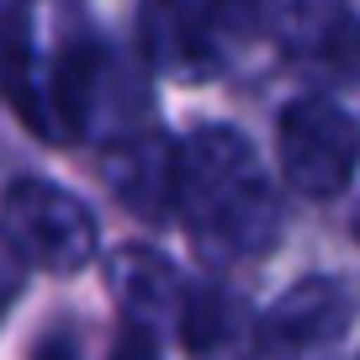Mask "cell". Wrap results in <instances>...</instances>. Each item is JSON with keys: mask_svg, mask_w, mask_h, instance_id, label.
<instances>
[{"mask_svg": "<svg viewBox=\"0 0 360 360\" xmlns=\"http://www.w3.org/2000/svg\"><path fill=\"white\" fill-rule=\"evenodd\" d=\"M169 191L180 202L186 228L212 259L259 255L276 238L270 180L238 133H223V127L196 133L169 165Z\"/></svg>", "mask_w": 360, "mask_h": 360, "instance_id": "6da1fadb", "label": "cell"}, {"mask_svg": "<svg viewBox=\"0 0 360 360\" xmlns=\"http://www.w3.org/2000/svg\"><path fill=\"white\" fill-rule=\"evenodd\" d=\"M0 238L11 244V255L32 270H69L90 265L96 255V223L69 191L48 186V180H16L6 202H0Z\"/></svg>", "mask_w": 360, "mask_h": 360, "instance_id": "7a4b0ae2", "label": "cell"}, {"mask_svg": "<svg viewBox=\"0 0 360 360\" xmlns=\"http://www.w3.org/2000/svg\"><path fill=\"white\" fill-rule=\"evenodd\" d=\"M360 127L334 101H297L281 117V169L307 196H339L355 175Z\"/></svg>", "mask_w": 360, "mask_h": 360, "instance_id": "3957f363", "label": "cell"}, {"mask_svg": "<svg viewBox=\"0 0 360 360\" xmlns=\"http://www.w3.org/2000/svg\"><path fill=\"white\" fill-rule=\"evenodd\" d=\"M355 302L339 281H297L259 323L265 360H339Z\"/></svg>", "mask_w": 360, "mask_h": 360, "instance_id": "277c9868", "label": "cell"}, {"mask_svg": "<svg viewBox=\"0 0 360 360\" xmlns=\"http://www.w3.org/2000/svg\"><path fill=\"white\" fill-rule=\"evenodd\" d=\"M286 53L334 79L360 75V16L345 0H292L286 11Z\"/></svg>", "mask_w": 360, "mask_h": 360, "instance_id": "5b68a950", "label": "cell"}, {"mask_svg": "<svg viewBox=\"0 0 360 360\" xmlns=\"http://www.w3.org/2000/svg\"><path fill=\"white\" fill-rule=\"evenodd\" d=\"M180 339L196 360H249V328L233 297L212 292V286H186V302L175 318Z\"/></svg>", "mask_w": 360, "mask_h": 360, "instance_id": "8992f818", "label": "cell"}, {"mask_svg": "<svg viewBox=\"0 0 360 360\" xmlns=\"http://www.w3.org/2000/svg\"><path fill=\"white\" fill-rule=\"evenodd\" d=\"M138 27H143V53L169 75H202L212 64V43L186 0H143Z\"/></svg>", "mask_w": 360, "mask_h": 360, "instance_id": "52a82bcc", "label": "cell"}, {"mask_svg": "<svg viewBox=\"0 0 360 360\" xmlns=\"http://www.w3.org/2000/svg\"><path fill=\"white\" fill-rule=\"evenodd\" d=\"M112 292L127 302L133 323L165 318V313L180 318V302H186V281H180L175 265H169L165 255H154V249H117L112 255Z\"/></svg>", "mask_w": 360, "mask_h": 360, "instance_id": "ba28073f", "label": "cell"}, {"mask_svg": "<svg viewBox=\"0 0 360 360\" xmlns=\"http://www.w3.org/2000/svg\"><path fill=\"white\" fill-rule=\"evenodd\" d=\"M207 6H212V16L223 27H233V32H255L270 16V0H207Z\"/></svg>", "mask_w": 360, "mask_h": 360, "instance_id": "9c48e42d", "label": "cell"}, {"mask_svg": "<svg viewBox=\"0 0 360 360\" xmlns=\"http://www.w3.org/2000/svg\"><path fill=\"white\" fill-rule=\"evenodd\" d=\"M106 360H159V345H154V334H148L143 323H127L122 334L112 339V355Z\"/></svg>", "mask_w": 360, "mask_h": 360, "instance_id": "30bf717a", "label": "cell"}, {"mask_svg": "<svg viewBox=\"0 0 360 360\" xmlns=\"http://www.w3.org/2000/svg\"><path fill=\"white\" fill-rule=\"evenodd\" d=\"M22 259L11 255V244H6V238H0V313H6V307H11V297L22 292Z\"/></svg>", "mask_w": 360, "mask_h": 360, "instance_id": "8fae6325", "label": "cell"}, {"mask_svg": "<svg viewBox=\"0 0 360 360\" xmlns=\"http://www.w3.org/2000/svg\"><path fill=\"white\" fill-rule=\"evenodd\" d=\"M32 360H79V345H75V334H43Z\"/></svg>", "mask_w": 360, "mask_h": 360, "instance_id": "7c38bea8", "label": "cell"}]
</instances>
